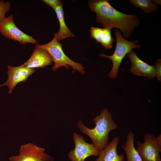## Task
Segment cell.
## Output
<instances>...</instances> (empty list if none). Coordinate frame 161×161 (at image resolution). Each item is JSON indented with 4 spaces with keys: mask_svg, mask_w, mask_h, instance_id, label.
<instances>
[{
    "mask_svg": "<svg viewBox=\"0 0 161 161\" xmlns=\"http://www.w3.org/2000/svg\"><path fill=\"white\" fill-rule=\"evenodd\" d=\"M57 32H55L52 40L48 43L43 44H37L35 46L47 51L51 56L54 64L52 70L56 71L61 66L68 68L69 66L74 71H77L81 74L85 72L84 67L81 64L76 62L68 57L63 51L62 44L57 41Z\"/></svg>",
    "mask_w": 161,
    "mask_h": 161,
    "instance_id": "cell-3",
    "label": "cell"
},
{
    "mask_svg": "<svg viewBox=\"0 0 161 161\" xmlns=\"http://www.w3.org/2000/svg\"><path fill=\"white\" fill-rule=\"evenodd\" d=\"M11 5L9 1L0 0V21L6 18L5 14L9 11Z\"/></svg>",
    "mask_w": 161,
    "mask_h": 161,
    "instance_id": "cell-17",
    "label": "cell"
},
{
    "mask_svg": "<svg viewBox=\"0 0 161 161\" xmlns=\"http://www.w3.org/2000/svg\"><path fill=\"white\" fill-rule=\"evenodd\" d=\"M53 62L51 56L47 51L35 46L30 58L22 65L27 67L34 69L51 65Z\"/></svg>",
    "mask_w": 161,
    "mask_h": 161,
    "instance_id": "cell-11",
    "label": "cell"
},
{
    "mask_svg": "<svg viewBox=\"0 0 161 161\" xmlns=\"http://www.w3.org/2000/svg\"><path fill=\"white\" fill-rule=\"evenodd\" d=\"M155 68L156 72V77L158 80H161V60H157L155 64Z\"/></svg>",
    "mask_w": 161,
    "mask_h": 161,
    "instance_id": "cell-19",
    "label": "cell"
},
{
    "mask_svg": "<svg viewBox=\"0 0 161 161\" xmlns=\"http://www.w3.org/2000/svg\"><path fill=\"white\" fill-rule=\"evenodd\" d=\"M129 1L134 7L140 8L146 13L156 11L159 7L151 0H130Z\"/></svg>",
    "mask_w": 161,
    "mask_h": 161,
    "instance_id": "cell-16",
    "label": "cell"
},
{
    "mask_svg": "<svg viewBox=\"0 0 161 161\" xmlns=\"http://www.w3.org/2000/svg\"><path fill=\"white\" fill-rule=\"evenodd\" d=\"M63 3L55 7V10L59 24V29L58 33L57 41L60 42L69 37H74L75 36L67 26L64 20L63 9Z\"/></svg>",
    "mask_w": 161,
    "mask_h": 161,
    "instance_id": "cell-14",
    "label": "cell"
},
{
    "mask_svg": "<svg viewBox=\"0 0 161 161\" xmlns=\"http://www.w3.org/2000/svg\"><path fill=\"white\" fill-rule=\"evenodd\" d=\"M153 2L156 5H161V1L160 0H152Z\"/></svg>",
    "mask_w": 161,
    "mask_h": 161,
    "instance_id": "cell-20",
    "label": "cell"
},
{
    "mask_svg": "<svg viewBox=\"0 0 161 161\" xmlns=\"http://www.w3.org/2000/svg\"><path fill=\"white\" fill-rule=\"evenodd\" d=\"M90 31L91 37L100 43L105 49H109L112 47L114 39L112 35L111 29L92 27Z\"/></svg>",
    "mask_w": 161,
    "mask_h": 161,
    "instance_id": "cell-13",
    "label": "cell"
},
{
    "mask_svg": "<svg viewBox=\"0 0 161 161\" xmlns=\"http://www.w3.org/2000/svg\"><path fill=\"white\" fill-rule=\"evenodd\" d=\"M7 68L8 79L4 84L0 85V87L7 86L9 89V94L12 93L18 83L26 82L28 78L35 71L34 69L27 67L22 64L17 67L8 65Z\"/></svg>",
    "mask_w": 161,
    "mask_h": 161,
    "instance_id": "cell-9",
    "label": "cell"
},
{
    "mask_svg": "<svg viewBox=\"0 0 161 161\" xmlns=\"http://www.w3.org/2000/svg\"><path fill=\"white\" fill-rule=\"evenodd\" d=\"M131 62L130 71L134 75L145 76L151 79L156 76L154 66L150 65L140 59L133 50L127 54Z\"/></svg>",
    "mask_w": 161,
    "mask_h": 161,
    "instance_id": "cell-10",
    "label": "cell"
},
{
    "mask_svg": "<svg viewBox=\"0 0 161 161\" xmlns=\"http://www.w3.org/2000/svg\"><path fill=\"white\" fill-rule=\"evenodd\" d=\"M119 140L118 137H114L111 142L100 152L98 158L95 161H124L123 154H119L117 146Z\"/></svg>",
    "mask_w": 161,
    "mask_h": 161,
    "instance_id": "cell-12",
    "label": "cell"
},
{
    "mask_svg": "<svg viewBox=\"0 0 161 161\" xmlns=\"http://www.w3.org/2000/svg\"><path fill=\"white\" fill-rule=\"evenodd\" d=\"M0 34L24 46L28 43L37 45L39 43L38 41L24 33L16 26L12 15L0 21Z\"/></svg>",
    "mask_w": 161,
    "mask_h": 161,
    "instance_id": "cell-6",
    "label": "cell"
},
{
    "mask_svg": "<svg viewBox=\"0 0 161 161\" xmlns=\"http://www.w3.org/2000/svg\"><path fill=\"white\" fill-rule=\"evenodd\" d=\"M42 1L53 9L63 3L59 0H42Z\"/></svg>",
    "mask_w": 161,
    "mask_h": 161,
    "instance_id": "cell-18",
    "label": "cell"
},
{
    "mask_svg": "<svg viewBox=\"0 0 161 161\" xmlns=\"http://www.w3.org/2000/svg\"><path fill=\"white\" fill-rule=\"evenodd\" d=\"M90 9L96 13L97 23L104 28L111 30L120 29L123 33V38H128L138 28L140 21L136 15H128L114 8L108 0H90L88 1Z\"/></svg>",
    "mask_w": 161,
    "mask_h": 161,
    "instance_id": "cell-1",
    "label": "cell"
},
{
    "mask_svg": "<svg viewBox=\"0 0 161 161\" xmlns=\"http://www.w3.org/2000/svg\"><path fill=\"white\" fill-rule=\"evenodd\" d=\"M134 135L131 131L129 132L126 140L122 145L126 156L127 161H142L134 144Z\"/></svg>",
    "mask_w": 161,
    "mask_h": 161,
    "instance_id": "cell-15",
    "label": "cell"
},
{
    "mask_svg": "<svg viewBox=\"0 0 161 161\" xmlns=\"http://www.w3.org/2000/svg\"><path fill=\"white\" fill-rule=\"evenodd\" d=\"M112 116L108 109L104 108L101 110L99 114L93 118V121L95 124L94 128H88L81 120H79L77 123L80 131L91 138L92 143L100 152L108 145L109 133L117 128Z\"/></svg>",
    "mask_w": 161,
    "mask_h": 161,
    "instance_id": "cell-2",
    "label": "cell"
},
{
    "mask_svg": "<svg viewBox=\"0 0 161 161\" xmlns=\"http://www.w3.org/2000/svg\"><path fill=\"white\" fill-rule=\"evenodd\" d=\"M144 142L137 141V150L142 161H161L160 152L161 151V134L156 138L152 134L144 135Z\"/></svg>",
    "mask_w": 161,
    "mask_h": 161,
    "instance_id": "cell-5",
    "label": "cell"
},
{
    "mask_svg": "<svg viewBox=\"0 0 161 161\" xmlns=\"http://www.w3.org/2000/svg\"><path fill=\"white\" fill-rule=\"evenodd\" d=\"M114 32L116 42L114 53L110 56L106 55L103 53L99 55L101 57L110 59L112 62V70L108 74L109 77L111 78H115L117 77L118 68L126 55L132 49L139 48L141 47L140 44H138V40L130 41L125 39L118 29H116Z\"/></svg>",
    "mask_w": 161,
    "mask_h": 161,
    "instance_id": "cell-4",
    "label": "cell"
},
{
    "mask_svg": "<svg viewBox=\"0 0 161 161\" xmlns=\"http://www.w3.org/2000/svg\"><path fill=\"white\" fill-rule=\"evenodd\" d=\"M73 137L75 147L74 149L71 150L68 155L69 159L71 161H85L90 156L99 155L100 151L92 143L86 142L83 137L75 132Z\"/></svg>",
    "mask_w": 161,
    "mask_h": 161,
    "instance_id": "cell-8",
    "label": "cell"
},
{
    "mask_svg": "<svg viewBox=\"0 0 161 161\" xmlns=\"http://www.w3.org/2000/svg\"><path fill=\"white\" fill-rule=\"evenodd\" d=\"M44 148L37 146L32 143L21 145L19 154L10 157L9 161H55L54 157L44 152Z\"/></svg>",
    "mask_w": 161,
    "mask_h": 161,
    "instance_id": "cell-7",
    "label": "cell"
}]
</instances>
